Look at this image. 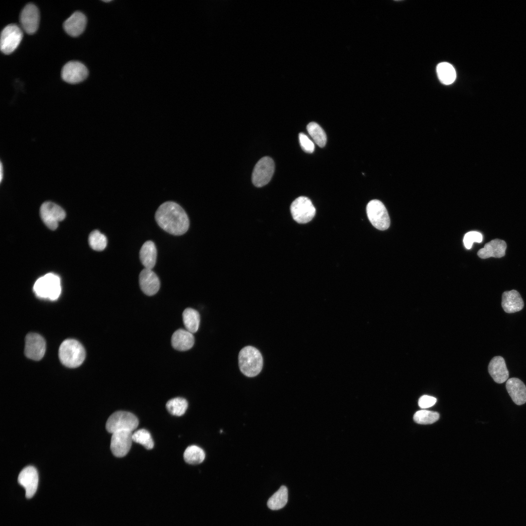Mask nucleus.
Masks as SVG:
<instances>
[{"label": "nucleus", "instance_id": "nucleus-1", "mask_svg": "<svg viewBox=\"0 0 526 526\" xmlns=\"http://www.w3.org/2000/svg\"><path fill=\"white\" fill-rule=\"evenodd\" d=\"M155 219L161 228L172 235H183L189 228L187 214L174 202L167 201L162 204L155 212Z\"/></svg>", "mask_w": 526, "mask_h": 526}, {"label": "nucleus", "instance_id": "nucleus-27", "mask_svg": "<svg viewBox=\"0 0 526 526\" xmlns=\"http://www.w3.org/2000/svg\"><path fill=\"white\" fill-rule=\"evenodd\" d=\"M183 456L186 463L191 465H197L204 460L205 453L200 447L191 445L187 448Z\"/></svg>", "mask_w": 526, "mask_h": 526}, {"label": "nucleus", "instance_id": "nucleus-10", "mask_svg": "<svg viewBox=\"0 0 526 526\" xmlns=\"http://www.w3.org/2000/svg\"><path fill=\"white\" fill-rule=\"evenodd\" d=\"M40 214L44 223L51 230H55L58 222L62 221L66 216L62 208L51 202H46L42 204Z\"/></svg>", "mask_w": 526, "mask_h": 526}, {"label": "nucleus", "instance_id": "nucleus-17", "mask_svg": "<svg viewBox=\"0 0 526 526\" xmlns=\"http://www.w3.org/2000/svg\"><path fill=\"white\" fill-rule=\"evenodd\" d=\"M87 23L85 16L81 12L74 13L63 23V28L70 36L77 37L85 30Z\"/></svg>", "mask_w": 526, "mask_h": 526}, {"label": "nucleus", "instance_id": "nucleus-30", "mask_svg": "<svg viewBox=\"0 0 526 526\" xmlns=\"http://www.w3.org/2000/svg\"><path fill=\"white\" fill-rule=\"evenodd\" d=\"M439 414L438 413L422 410L416 412L413 415L414 421L420 424H431L438 420Z\"/></svg>", "mask_w": 526, "mask_h": 526}, {"label": "nucleus", "instance_id": "nucleus-7", "mask_svg": "<svg viewBox=\"0 0 526 526\" xmlns=\"http://www.w3.org/2000/svg\"><path fill=\"white\" fill-rule=\"evenodd\" d=\"M290 211L293 219L299 224L310 222L316 214V209L311 201L305 196L296 198L291 205Z\"/></svg>", "mask_w": 526, "mask_h": 526}, {"label": "nucleus", "instance_id": "nucleus-8", "mask_svg": "<svg viewBox=\"0 0 526 526\" xmlns=\"http://www.w3.org/2000/svg\"><path fill=\"white\" fill-rule=\"evenodd\" d=\"M275 170L273 159L268 156L259 160L254 167L252 174L253 184L257 187L266 185L271 179Z\"/></svg>", "mask_w": 526, "mask_h": 526}, {"label": "nucleus", "instance_id": "nucleus-13", "mask_svg": "<svg viewBox=\"0 0 526 526\" xmlns=\"http://www.w3.org/2000/svg\"><path fill=\"white\" fill-rule=\"evenodd\" d=\"M88 75L86 67L77 61H71L64 65L61 71L62 78L65 82L76 84L82 82Z\"/></svg>", "mask_w": 526, "mask_h": 526}, {"label": "nucleus", "instance_id": "nucleus-20", "mask_svg": "<svg viewBox=\"0 0 526 526\" xmlns=\"http://www.w3.org/2000/svg\"><path fill=\"white\" fill-rule=\"evenodd\" d=\"M506 388L513 401L521 405L526 402V387L519 379L512 377L506 382Z\"/></svg>", "mask_w": 526, "mask_h": 526}, {"label": "nucleus", "instance_id": "nucleus-32", "mask_svg": "<svg viewBox=\"0 0 526 526\" xmlns=\"http://www.w3.org/2000/svg\"><path fill=\"white\" fill-rule=\"evenodd\" d=\"M89 243L92 249L96 251L104 250L107 244L105 235L97 230L92 231L89 237Z\"/></svg>", "mask_w": 526, "mask_h": 526}, {"label": "nucleus", "instance_id": "nucleus-36", "mask_svg": "<svg viewBox=\"0 0 526 526\" xmlns=\"http://www.w3.org/2000/svg\"><path fill=\"white\" fill-rule=\"evenodd\" d=\"M0 181L1 182L3 177V167L1 162L0 163Z\"/></svg>", "mask_w": 526, "mask_h": 526}, {"label": "nucleus", "instance_id": "nucleus-16", "mask_svg": "<svg viewBox=\"0 0 526 526\" xmlns=\"http://www.w3.org/2000/svg\"><path fill=\"white\" fill-rule=\"evenodd\" d=\"M139 282L142 291L148 296L154 295L159 290L160 280L152 269L144 268L139 274Z\"/></svg>", "mask_w": 526, "mask_h": 526}, {"label": "nucleus", "instance_id": "nucleus-9", "mask_svg": "<svg viewBox=\"0 0 526 526\" xmlns=\"http://www.w3.org/2000/svg\"><path fill=\"white\" fill-rule=\"evenodd\" d=\"M22 37V32L17 25L10 24L5 26L1 33V51L6 55L12 53L19 44Z\"/></svg>", "mask_w": 526, "mask_h": 526}, {"label": "nucleus", "instance_id": "nucleus-2", "mask_svg": "<svg viewBox=\"0 0 526 526\" xmlns=\"http://www.w3.org/2000/svg\"><path fill=\"white\" fill-rule=\"evenodd\" d=\"M238 360L241 372L246 376H255L262 369V356L254 347L247 346L242 349L239 354Z\"/></svg>", "mask_w": 526, "mask_h": 526}, {"label": "nucleus", "instance_id": "nucleus-14", "mask_svg": "<svg viewBox=\"0 0 526 526\" xmlns=\"http://www.w3.org/2000/svg\"><path fill=\"white\" fill-rule=\"evenodd\" d=\"M18 481L24 488L26 497L32 498L38 487V475L36 469L31 466L26 467L19 473Z\"/></svg>", "mask_w": 526, "mask_h": 526}, {"label": "nucleus", "instance_id": "nucleus-11", "mask_svg": "<svg viewBox=\"0 0 526 526\" xmlns=\"http://www.w3.org/2000/svg\"><path fill=\"white\" fill-rule=\"evenodd\" d=\"M132 433L129 431H119L112 433L110 449L117 457L125 456L129 451L132 444Z\"/></svg>", "mask_w": 526, "mask_h": 526}, {"label": "nucleus", "instance_id": "nucleus-26", "mask_svg": "<svg viewBox=\"0 0 526 526\" xmlns=\"http://www.w3.org/2000/svg\"><path fill=\"white\" fill-rule=\"evenodd\" d=\"M288 501V489L284 486L280 488L268 499L267 505L272 510H278L285 506Z\"/></svg>", "mask_w": 526, "mask_h": 526}, {"label": "nucleus", "instance_id": "nucleus-34", "mask_svg": "<svg viewBox=\"0 0 526 526\" xmlns=\"http://www.w3.org/2000/svg\"><path fill=\"white\" fill-rule=\"evenodd\" d=\"M299 141L302 149L305 152L312 153L315 149L314 143L303 133H300Z\"/></svg>", "mask_w": 526, "mask_h": 526}, {"label": "nucleus", "instance_id": "nucleus-22", "mask_svg": "<svg viewBox=\"0 0 526 526\" xmlns=\"http://www.w3.org/2000/svg\"><path fill=\"white\" fill-rule=\"evenodd\" d=\"M171 345L176 350L185 351L191 349L194 344L193 334L187 330L180 329L175 331L171 337Z\"/></svg>", "mask_w": 526, "mask_h": 526}, {"label": "nucleus", "instance_id": "nucleus-35", "mask_svg": "<svg viewBox=\"0 0 526 526\" xmlns=\"http://www.w3.org/2000/svg\"><path fill=\"white\" fill-rule=\"evenodd\" d=\"M436 401L437 399L434 397L424 395L420 397L418 403L421 408L426 409L433 406Z\"/></svg>", "mask_w": 526, "mask_h": 526}, {"label": "nucleus", "instance_id": "nucleus-5", "mask_svg": "<svg viewBox=\"0 0 526 526\" xmlns=\"http://www.w3.org/2000/svg\"><path fill=\"white\" fill-rule=\"evenodd\" d=\"M139 420L132 413L126 411H117L112 414L106 423L107 432L113 433L119 431L132 432L138 427Z\"/></svg>", "mask_w": 526, "mask_h": 526}, {"label": "nucleus", "instance_id": "nucleus-24", "mask_svg": "<svg viewBox=\"0 0 526 526\" xmlns=\"http://www.w3.org/2000/svg\"><path fill=\"white\" fill-rule=\"evenodd\" d=\"M183 321L186 330L193 334L199 328L200 317L199 312L191 308H187L183 312Z\"/></svg>", "mask_w": 526, "mask_h": 526}, {"label": "nucleus", "instance_id": "nucleus-25", "mask_svg": "<svg viewBox=\"0 0 526 526\" xmlns=\"http://www.w3.org/2000/svg\"><path fill=\"white\" fill-rule=\"evenodd\" d=\"M436 72L440 82L445 85L452 83L456 78V72L453 67L448 62L439 63Z\"/></svg>", "mask_w": 526, "mask_h": 526}, {"label": "nucleus", "instance_id": "nucleus-3", "mask_svg": "<svg viewBox=\"0 0 526 526\" xmlns=\"http://www.w3.org/2000/svg\"><path fill=\"white\" fill-rule=\"evenodd\" d=\"M85 351L77 340L67 339L61 344L58 356L61 363L66 367L75 368L80 366L85 358Z\"/></svg>", "mask_w": 526, "mask_h": 526}, {"label": "nucleus", "instance_id": "nucleus-6", "mask_svg": "<svg viewBox=\"0 0 526 526\" xmlns=\"http://www.w3.org/2000/svg\"><path fill=\"white\" fill-rule=\"evenodd\" d=\"M368 218L372 225L376 229L384 230L390 225V219L384 204L379 200L370 201L366 207Z\"/></svg>", "mask_w": 526, "mask_h": 526}, {"label": "nucleus", "instance_id": "nucleus-31", "mask_svg": "<svg viewBox=\"0 0 526 526\" xmlns=\"http://www.w3.org/2000/svg\"><path fill=\"white\" fill-rule=\"evenodd\" d=\"M132 440L142 445L147 450L152 449L154 446V442L150 432L144 429L138 430L132 433Z\"/></svg>", "mask_w": 526, "mask_h": 526}, {"label": "nucleus", "instance_id": "nucleus-18", "mask_svg": "<svg viewBox=\"0 0 526 526\" xmlns=\"http://www.w3.org/2000/svg\"><path fill=\"white\" fill-rule=\"evenodd\" d=\"M488 371L494 381L497 383H504L509 376L505 359L501 356L492 358L488 364Z\"/></svg>", "mask_w": 526, "mask_h": 526}, {"label": "nucleus", "instance_id": "nucleus-19", "mask_svg": "<svg viewBox=\"0 0 526 526\" xmlns=\"http://www.w3.org/2000/svg\"><path fill=\"white\" fill-rule=\"evenodd\" d=\"M502 306L507 313H513L521 310L524 306L519 293L515 290L505 291L502 297Z\"/></svg>", "mask_w": 526, "mask_h": 526}, {"label": "nucleus", "instance_id": "nucleus-33", "mask_svg": "<svg viewBox=\"0 0 526 526\" xmlns=\"http://www.w3.org/2000/svg\"><path fill=\"white\" fill-rule=\"evenodd\" d=\"M483 240L482 234L477 231L467 233L464 237L463 243L467 249H470L474 242L481 243Z\"/></svg>", "mask_w": 526, "mask_h": 526}, {"label": "nucleus", "instance_id": "nucleus-23", "mask_svg": "<svg viewBox=\"0 0 526 526\" xmlns=\"http://www.w3.org/2000/svg\"><path fill=\"white\" fill-rule=\"evenodd\" d=\"M157 250L154 243L147 241L142 245L139 252L140 261L145 268L152 269L156 263Z\"/></svg>", "mask_w": 526, "mask_h": 526}, {"label": "nucleus", "instance_id": "nucleus-28", "mask_svg": "<svg viewBox=\"0 0 526 526\" xmlns=\"http://www.w3.org/2000/svg\"><path fill=\"white\" fill-rule=\"evenodd\" d=\"M167 411L172 415L180 416L186 412L188 403L182 397H175L169 400L166 403Z\"/></svg>", "mask_w": 526, "mask_h": 526}, {"label": "nucleus", "instance_id": "nucleus-29", "mask_svg": "<svg viewBox=\"0 0 526 526\" xmlns=\"http://www.w3.org/2000/svg\"><path fill=\"white\" fill-rule=\"evenodd\" d=\"M307 130L315 142L320 147H323L327 138L324 131L317 123L312 122L307 126Z\"/></svg>", "mask_w": 526, "mask_h": 526}, {"label": "nucleus", "instance_id": "nucleus-15", "mask_svg": "<svg viewBox=\"0 0 526 526\" xmlns=\"http://www.w3.org/2000/svg\"><path fill=\"white\" fill-rule=\"evenodd\" d=\"M20 22L24 31L32 34L37 30L39 21V11L36 5L29 3L23 8L20 14Z\"/></svg>", "mask_w": 526, "mask_h": 526}, {"label": "nucleus", "instance_id": "nucleus-21", "mask_svg": "<svg viewBox=\"0 0 526 526\" xmlns=\"http://www.w3.org/2000/svg\"><path fill=\"white\" fill-rule=\"evenodd\" d=\"M507 244L500 239H495L485 244L484 247L479 249L478 256L481 259H487L491 257L501 258L505 255Z\"/></svg>", "mask_w": 526, "mask_h": 526}, {"label": "nucleus", "instance_id": "nucleus-12", "mask_svg": "<svg viewBox=\"0 0 526 526\" xmlns=\"http://www.w3.org/2000/svg\"><path fill=\"white\" fill-rule=\"evenodd\" d=\"M46 342L43 338L37 333H29L25 338L24 353L31 359H41L45 352Z\"/></svg>", "mask_w": 526, "mask_h": 526}, {"label": "nucleus", "instance_id": "nucleus-4", "mask_svg": "<svg viewBox=\"0 0 526 526\" xmlns=\"http://www.w3.org/2000/svg\"><path fill=\"white\" fill-rule=\"evenodd\" d=\"M33 289L39 297L56 300L61 293L60 279L53 273H48L37 280Z\"/></svg>", "mask_w": 526, "mask_h": 526}]
</instances>
